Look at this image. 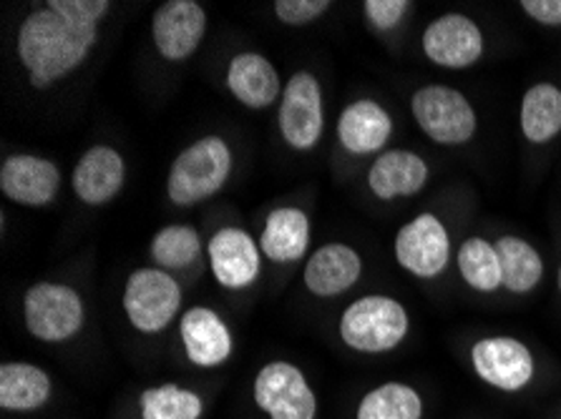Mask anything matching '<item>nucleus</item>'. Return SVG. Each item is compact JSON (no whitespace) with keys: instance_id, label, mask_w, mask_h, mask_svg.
Returning a JSON list of instances; mask_svg holds the SVG:
<instances>
[{"instance_id":"f257e3e1","label":"nucleus","mask_w":561,"mask_h":419,"mask_svg":"<svg viewBox=\"0 0 561 419\" xmlns=\"http://www.w3.org/2000/svg\"><path fill=\"white\" fill-rule=\"evenodd\" d=\"M96 43L99 33L76 31L44 3L23 19L15 36V54L28 73L31 89L48 91L79 71Z\"/></svg>"},{"instance_id":"f03ea898","label":"nucleus","mask_w":561,"mask_h":419,"mask_svg":"<svg viewBox=\"0 0 561 419\" xmlns=\"http://www.w3.org/2000/svg\"><path fill=\"white\" fill-rule=\"evenodd\" d=\"M234 171V153L225 136L207 133L176 153L167 174V196L186 209L209 201L225 189Z\"/></svg>"},{"instance_id":"7ed1b4c3","label":"nucleus","mask_w":561,"mask_h":419,"mask_svg":"<svg viewBox=\"0 0 561 419\" xmlns=\"http://www.w3.org/2000/svg\"><path fill=\"white\" fill-rule=\"evenodd\" d=\"M411 335V314L388 294H365L351 302L337 319V337L355 354L378 357L403 345Z\"/></svg>"},{"instance_id":"20e7f679","label":"nucleus","mask_w":561,"mask_h":419,"mask_svg":"<svg viewBox=\"0 0 561 419\" xmlns=\"http://www.w3.org/2000/svg\"><path fill=\"white\" fill-rule=\"evenodd\" d=\"M184 304L182 284L174 273L159 267L134 269L126 277L122 306L131 329L144 337H157L180 319Z\"/></svg>"},{"instance_id":"39448f33","label":"nucleus","mask_w":561,"mask_h":419,"mask_svg":"<svg viewBox=\"0 0 561 419\" xmlns=\"http://www.w3.org/2000/svg\"><path fill=\"white\" fill-rule=\"evenodd\" d=\"M25 331L44 345H66L81 335L87 304L76 287L64 281H36L23 294Z\"/></svg>"},{"instance_id":"423d86ee","label":"nucleus","mask_w":561,"mask_h":419,"mask_svg":"<svg viewBox=\"0 0 561 419\" xmlns=\"http://www.w3.org/2000/svg\"><path fill=\"white\" fill-rule=\"evenodd\" d=\"M252 401L267 419H318L320 401L308 374L290 359H272L252 380Z\"/></svg>"},{"instance_id":"0eeeda50","label":"nucleus","mask_w":561,"mask_h":419,"mask_svg":"<svg viewBox=\"0 0 561 419\" xmlns=\"http://www.w3.org/2000/svg\"><path fill=\"white\" fill-rule=\"evenodd\" d=\"M411 114L423 133L440 147H463L476 136L479 118L471 101L454 85L428 83L411 96Z\"/></svg>"},{"instance_id":"6e6552de","label":"nucleus","mask_w":561,"mask_h":419,"mask_svg":"<svg viewBox=\"0 0 561 419\" xmlns=\"http://www.w3.org/2000/svg\"><path fill=\"white\" fill-rule=\"evenodd\" d=\"M277 128L283 141L297 153L318 149L325 133V96L312 71H295L287 79L277 108Z\"/></svg>"},{"instance_id":"1a4fd4ad","label":"nucleus","mask_w":561,"mask_h":419,"mask_svg":"<svg viewBox=\"0 0 561 419\" xmlns=\"http://www.w3.org/2000/svg\"><path fill=\"white\" fill-rule=\"evenodd\" d=\"M469 359L476 377L504 395H518L537 377V357L526 341L516 337L494 335L476 339Z\"/></svg>"},{"instance_id":"9d476101","label":"nucleus","mask_w":561,"mask_h":419,"mask_svg":"<svg viewBox=\"0 0 561 419\" xmlns=\"http://www.w3.org/2000/svg\"><path fill=\"white\" fill-rule=\"evenodd\" d=\"M393 256L398 267L415 279H438L450 264V234L444 221L433 211L419 217L398 229L393 238Z\"/></svg>"},{"instance_id":"9b49d317","label":"nucleus","mask_w":561,"mask_h":419,"mask_svg":"<svg viewBox=\"0 0 561 419\" xmlns=\"http://www.w3.org/2000/svg\"><path fill=\"white\" fill-rule=\"evenodd\" d=\"M207 261L211 279L227 292H244L262 277L260 242L248 229L222 226L209 236Z\"/></svg>"},{"instance_id":"f8f14e48","label":"nucleus","mask_w":561,"mask_h":419,"mask_svg":"<svg viewBox=\"0 0 561 419\" xmlns=\"http://www.w3.org/2000/svg\"><path fill=\"white\" fill-rule=\"evenodd\" d=\"M209 19L197 0H164L151 15V43L169 63H184L207 36Z\"/></svg>"},{"instance_id":"ddd939ff","label":"nucleus","mask_w":561,"mask_h":419,"mask_svg":"<svg viewBox=\"0 0 561 419\" xmlns=\"http://www.w3.org/2000/svg\"><path fill=\"white\" fill-rule=\"evenodd\" d=\"M423 56L446 71H466L483 58L481 25L463 13H446L426 25L421 36Z\"/></svg>"},{"instance_id":"4468645a","label":"nucleus","mask_w":561,"mask_h":419,"mask_svg":"<svg viewBox=\"0 0 561 419\" xmlns=\"http://www.w3.org/2000/svg\"><path fill=\"white\" fill-rule=\"evenodd\" d=\"M180 341L184 359L197 370H219L234 357V331L211 306H190L180 316Z\"/></svg>"},{"instance_id":"2eb2a0df","label":"nucleus","mask_w":561,"mask_h":419,"mask_svg":"<svg viewBox=\"0 0 561 419\" xmlns=\"http://www.w3.org/2000/svg\"><path fill=\"white\" fill-rule=\"evenodd\" d=\"M61 191V168L38 153H11L0 164V194L19 207L44 209Z\"/></svg>"},{"instance_id":"dca6fc26","label":"nucleus","mask_w":561,"mask_h":419,"mask_svg":"<svg viewBox=\"0 0 561 419\" xmlns=\"http://www.w3.org/2000/svg\"><path fill=\"white\" fill-rule=\"evenodd\" d=\"M363 256L345 242H328L314 249L302 267V284L318 299H337L358 284Z\"/></svg>"},{"instance_id":"f3484780","label":"nucleus","mask_w":561,"mask_h":419,"mask_svg":"<svg viewBox=\"0 0 561 419\" xmlns=\"http://www.w3.org/2000/svg\"><path fill=\"white\" fill-rule=\"evenodd\" d=\"M126 184V161L122 151L106 143H96L83 151V156L76 161L71 174L73 196L87 207H106Z\"/></svg>"},{"instance_id":"a211bd4d","label":"nucleus","mask_w":561,"mask_h":419,"mask_svg":"<svg viewBox=\"0 0 561 419\" xmlns=\"http://www.w3.org/2000/svg\"><path fill=\"white\" fill-rule=\"evenodd\" d=\"M225 83L229 96L248 110H265L277 104L285 89L277 66L257 50H240L229 58Z\"/></svg>"},{"instance_id":"6ab92c4d","label":"nucleus","mask_w":561,"mask_h":419,"mask_svg":"<svg viewBox=\"0 0 561 419\" xmlns=\"http://www.w3.org/2000/svg\"><path fill=\"white\" fill-rule=\"evenodd\" d=\"M335 133L351 156H380L393 136V116L376 98H358L340 110Z\"/></svg>"},{"instance_id":"aec40b11","label":"nucleus","mask_w":561,"mask_h":419,"mask_svg":"<svg viewBox=\"0 0 561 419\" xmlns=\"http://www.w3.org/2000/svg\"><path fill=\"white\" fill-rule=\"evenodd\" d=\"M431 168L421 153L390 149L376 156L368 168V189L378 201L411 199L426 189Z\"/></svg>"},{"instance_id":"412c9836","label":"nucleus","mask_w":561,"mask_h":419,"mask_svg":"<svg viewBox=\"0 0 561 419\" xmlns=\"http://www.w3.org/2000/svg\"><path fill=\"white\" fill-rule=\"evenodd\" d=\"M312 242L310 213L297 207L272 209L260 231L262 256L272 264H297L308 256Z\"/></svg>"},{"instance_id":"4be33fe9","label":"nucleus","mask_w":561,"mask_h":419,"mask_svg":"<svg viewBox=\"0 0 561 419\" xmlns=\"http://www.w3.org/2000/svg\"><path fill=\"white\" fill-rule=\"evenodd\" d=\"M54 399V380L41 364H0V409L8 415H33Z\"/></svg>"},{"instance_id":"5701e85b","label":"nucleus","mask_w":561,"mask_h":419,"mask_svg":"<svg viewBox=\"0 0 561 419\" xmlns=\"http://www.w3.org/2000/svg\"><path fill=\"white\" fill-rule=\"evenodd\" d=\"M518 126L529 143L554 141L561 133V89L549 81L534 83L524 93L522 108H518Z\"/></svg>"},{"instance_id":"b1692460","label":"nucleus","mask_w":561,"mask_h":419,"mask_svg":"<svg viewBox=\"0 0 561 419\" xmlns=\"http://www.w3.org/2000/svg\"><path fill=\"white\" fill-rule=\"evenodd\" d=\"M426 417V401L419 387L413 384L390 380L370 387L358 399L355 419H423Z\"/></svg>"},{"instance_id":"393cba45","label":"nucleus","mask_w":561,"mask_h":419,"mask_svg":"<svg viewBox=\"0 0 561 419\" xmlns=\"http://www.w3.org/2000/svg\"><path fill=\"white\" fill-rule=\"evenodd\" d=\"M504 289L512 294H531L543 279V259L534 244L522 236L504 234L496 242Z\"/></svg>"},{"instance_id":"a878e982","label":"nucleus","mask_w":561,"mask_h":419,"mask_svg":"<svg viewBox=\"0 0 561 419\" xmlns=\"http://www.w3.org/2000/svg\"><path fill=\"white\" fill-rule=\"evenodd\" d=\"M139 419H202L207 401L197 389L184 387L180 382H161L141 389Z\"/></svg>"},{"instance_id":"bb28decb","label":"nucleus","mask_w":561,"mask_h":419,"mask_svg":"<svg viewBox=\"0 0 561 419\" xmlns=\"http://www.w3.org/2000/svg\"><path fill=\"white\" fill-rule=\"evenodd\" d=\"M207 254V244L197 226L192 224H167L161 226L149 242V256L159 269L164 271H184Z\"/></svg>"},{"instance_id":"cd10ccee","label":"nucleus","mask_w":561,"mask_h":419,"mask_svg":"<svg viewBox=\"0 0 561 419\" xmlns=\"http://www.w3.org/2000/svg\"><path fill=\"white\" fill-rule=\"evenodd\" d=\"M458 273L479 294H494L504 287L496 244L483 236H469L458 246Z\"/></svg>"},{"instance_id":"c85d7f7f","label":"nucleus","mask_w":561,"mask_h":419,"mask_svg":"<svg viewBox=\"0 0 561 419\" xmlns=\"http://www.w3.org/2000/svg\"><path fill=\"white\" fill-rule=\"evenodd\" d=\"M46 5L81 33H99L101 21L112 13L108 0H48Z\"/></svg>"},{"instance_id":"c756f323","label":"nucleus","mask_w":561,"mask_h":419,"mask_svg":"<svg viewBox=\"0 0 561 419\" xmlns=\"http://www.w3.org/2000/svg\"><path fill=\"white\" fill-rule=\"evenodd\" d=\"M333 3L330 0H277L272 5V13L283 25H290V28H302V25H310L320 21Z\"/></svg>"},{"instance_id":"7c9ffc66","label":"nucleus","mask_w":561,"mask_h":419,"mask_svg":"<svg viewBox=\"0 0 561 419\" xmlns=\"http://www.w3.org/2000/svg\"><path fill=\"white\" fill-rule=\"evenodd\" d=\"M411 8L413 3H408V0H365L363 13L373 28L388 33L403 23Z\"/></svg>"},{"instance_id":"2f4dec72","label":"nucleus","mask_w":561,"mask_h":419,"mask_svg":"<svg viewBox=\"0 0 561 419\" xmlns=\"http://www.w3.org/2000/svg\"><path fill=\"white\" fill-rule=\"evenodd\" d=\"M518 8L531 21L549 25V28H561V0H522Z\"/></svg>"},{"instance_id":"473e14b6","label":"nucleus","mask_w":561,"mask_h":419,"mask_svg":"<svg viewBox=\"0 0 561 419\" xmlns=\"http://www.w3.org/2000/svg\"><path fill=\"white\" fill-rule=\"evenodd\" d=\"M557 284H559V292H561V267H559V271H557Z\"/></svg>"},{"instance_id":"72a5a7b5","label":"nucleus","mask_w":561,"mask_h":419,"mask_svg":"<svg viewBox=\"0 0 561 419\" xmlns=\"http://www.w3.org/2000/svg\"><path fill=\"white\" fill-rule=\"evenodd\" d=\"M559 419H561V417H559Z\"/></svg>"}]
</instances>
